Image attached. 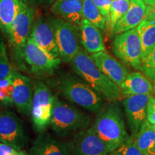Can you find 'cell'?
Instances as JSON below:
<instances>
[{
    "instance_id": "4fadbf2b",
    "label": "cell",
    "mask_w": 155,
    "mask_h": 155,
    "mask_svg": "<svg viewBox=\"0 0 155 155\" xmlns=\"http://www.w3.org/2000/svg\"><path fill=\"white\" fill-rule=\"evenodd\" d=\"M29 38L33 40L50 57L60 58L55 32L48 19L38 17L35 19Z\"/></svg>"
},
{
    "instance_id": "1f68e13d",
    "label": "cell",
    "mask_w": 155,
    "mask_h": 155,
    "mask_svg": "<svg viewBox=\"0 0 155 155\" xmlns=\"http://www.w3.org/2000/svg\"><path fill=\"white\" fill-rule=\"evenodd\" d=\"M16 150L8 144L0 142V155H10Z\"/></svg>"
},
{
    "instance_id": "d6a6232c",
    "label": "cell",
    "mask_w": 155,
    "mask_h": 155,
    "mask_svg": "<svg viewBox=\"0 0 155 155\" xmlns=\"http://www.w3.org/2000/svg\"><path fill=\"white\" fill-rule=\"evenodd\" d=\"M145 19H147L149 20L155 22V5L147 6Z\"/></svg>"
},
{
    "instance_id": "44dd1931",
    "label": "cell",
    "mask_w": 155,
    "mask_h": 155,
    "mask_svg": "<svg viewBox=\"0 0 155 155\" xmlns=\"http://www.w3.org/2000/svg\"><path fill=\"white\" fill-rule=\"evenodd\" d=\"M28 5V0H0V30L7 36L17 14Z\"/></svg>"
},
{
    "instance_id": "f546056e",
    "label": "cell",
    "mask_w": 155,
    "mask_h": 155,
    "mask_svg": "<svg viewBox=\"0 0 155 155\" xmlns=\"http://www.w3.org/2000/svg\"><path fill=\"white\" fill-rule=\"evenodd\" d=\"M93 2L97 6L103 16L107 19L111 10L112 0H93Z\"/></svg>"
},
{
    "instance_id": "6da1fadb",
    "label": "cell",
    "mask_w": 155,
    "mask_h": 155,
    "mask_svg": "<svg viewBox=\"0 0 155 155\" xmlns=\"http://www.w3.org/2000/svg\"><path fill=\"white\" fill-rule=\"evenodd\" d=\"M69 63L75 74L108 101L120 99L121 93L119 87L96 66L86 50L81 48Z\"/></svg>"
},
{
    "instance_id": "9c48e42d",
    "label": "cell",
    "mask_w": 155,
    "mask_h": 155,
    "mask_svg": "<svg viewBox=\"0 0 155 155\" xmlns=\"http://www.w3.org/2000/svg\"><path fill=\"white\" fill-rule=\"evenodd\" d=\"M67 145L71 155H108L112 152L92 126L76 133Z\"/></svg>"
},
{
    "instance_id": "7a4b0ae2",
    "label": "cell",
    "mask_w": 155,
    "mask_h": 155,
    "mask_svg": "<svg viewBox=\"0 0 155 155\" xmlns=\"http://www.w3.org/2000/svg\"><path fill=\"white\" fill-rule=\"evenodd\" d=\"M59 91L73 104L98 114L104 108V100L78 75L65 72L60 73L57 83Z\"/></svg>"
},
{
    "instance_id": "9a60e30c",
    "label": "cell",
    "mask_w": 155,
    "mask_h": 155,
    "mask_svg": "<svg viewBox=\"0 0 155 155\" xmlns=\"http://www.w3.org/2000/svg\"><path fill=\"white\" fill-rule=\"evenodd\" d=\"M91 57L96 66L120 88L129 74L124 65L106 51L92 54Z\"/></svg>"
},
{
    "instance_id": "e575fe53",
    "label": "cell",
    "mask_w": 155,
    "mask_h": 155,
    "mask_svg": "<svg viewBox=\"0 0 155 155\" xmlns=\"http://www.w3.org/2000/svg\"><path fill=\"white\" fill-rule=\"evenodd\" d=\"M10 155H29L25 152L24 150H16L15 152H13L12 154Z\"/></svg>"
},
{
    "instance_id": "8fae6325",
    "label": "cell",
    "mask_w": 155,
    "mask_h": 155,
    "mask_svg": "<svg viewBox=\"0 0 155 155\" xmlns=\"http://www.w3.org/2000/svg\"><path fill=\"white\" fill-rule=\"evenodd\" d=\"M0 142L22 150L28 142L23 124L14 112L0 111Z\"/></svg>"
},
{
    "instance_id": "277c9868",
    "label": "cell",
    "mask_w": 155,
    "mask_h": 155,
    "mask_svg": "<svg viewBox=\"0 0 155 155\" xmlns=\"http://www.w3.org/2000/svg\"><path fill=\"white\" fill-rule=\"evenodd\" d=\"M92 127L100 138L111 147L112 152L130 137L126 130L121 108L115 104L103 108Z\"/></svg>"
},
{
    "instance_id": "484cf974",
    "label": "cell",
    "mask_w": 155,
    "mask_h": 155,
    "mask_svg": "<svg viewBox=\"0 0 155 155\" xmlns=\"http://www.w3.org/2000/svg\"><path fill=\"white\" fill-rule=\"evenodd\" d=\"M13 73L9 76L0 79V106L11 107L14 104L13 100Z\"/></svg>"
},
{
    "instance_id": "52a82bcc",
    "label": "cell",
    "mask_w": 155,
    "mask_h": 155,
    "mask_svg": "<svg viewBox=\"0 0 155 155\" xmlns=\"http://www.w3.org/2000/svg\"><path fill=\"white\" fill-rule=\"evenodd\" d=\"M33 90L31 117L34 129L42 134L50 124L55 96L40 81L34 83Z\"/></svg>"
},
{
    "instance_id": "5b68a950",
    "label": "cell",
    "mask_w": 155,
    "mask_h": 155,
    "mask_svg": "<svg viewBox=\"0 0 155 155\" xmlns=\"http://www.w3.org/2000/svg\"><path fill=\"white\" fill-rule=\"evenodd\" d=\"M91 118L55 96L50 127L59 136H67L88 129Z\"/></svg>"
},
{
    "instance_id": "603a6c76",
    "label": "cell",
    "mask_w": 155,
    "mask_h": 155,
    "mask_svg": "<svg viewBox=\"0 0 155 155\" xmlns=\"http://www.w3.org/2000/svg\"><path fill=\"white\" fill-rule=\"evenodd\" d=\"M136 142L145 155L155 154V127L145 121L136 136Z\"/></svg>"
},
{
    "instance_id": "83f0119b",
    "label": "cell",
    "mask_w": 155,
    "mask_h": 155,
    "mask_svg": "<svg viewBox=\"0 0 155 155\" xmlns=\"http://www.w3.org/2000/svg\"><path fill=\"white\" fill-rule=\"evenodd\" d=\"M12 71L13 68L9 62L5 42L0 36V79L9 76Z\"/></svg>"
},
{
    "instance_id": "7c38bea8",
    "label": "cell",
    "mask_w": 155,
    "mask_h": 155,
    "mask_svg": "<svg viewBox=\"0 0 155 155\" xmlns=\"http://www.w3.org/2000/svg\"><path fill=\"white\" fill-rule=\"evenodd\" d=\"M152 96L131 95L123 101L126 118L131 131L136 137L145 121H147V106Z\"/></svg>"
},
{
    "instance_id": "f1b7e54d",
    "label": "cell",
    "mask_w": 155,
    "mask_h": 155,
    "mask_svg": "<svg viewBox=\"0 0 155 155\" xmlns=\"http://www.w3.org/2000/svg\"><path fill=\"white\" fill-rule=\"evenodd\" d=\"M141 71L155 85V46L148 55L141 61Z\"/></svg>"
},
{
    "instance_id": "ac0fdd59",
    "label": "cell",
    "mask_w": 155,
    "mask_h": 155,
    "mask_svg": "<svg viewBox=\"0 0 155 155\" xmlns=\"http://www.w3.org/2000/svg\"><path fill=\"white\" fill-rule=\"evenodd\" d=\"M50 12L79 28L83 19V0H58L50 7Z\"/></svg>"
},
{
    "instance_id": "e0dca14e",
    "label": "cell",
    "mask_w": 155,
    "mask_h": 155,
    "mask_svg": "<svg viewBox=\"0 0 155 155\" xmlns=\"http://www.w3.org/2000/svg\"><path fill=\"white\" fill-rule=\"evenodd\" d=\"M122 95H155V85L144 74L140 72H133L127 75V78L120 86Z\"/></svg>"
},
{
    "instance_id": "8992f818",
    "label": "cell",
    "mask_w": 155,
    "mask_h": 155,
    "mask_svg": "<svg viewBox=\"0 0 155 155\" xmlns=\"http://www.w3.org/2000/svg\"><path fill=\"white\" fill-rule=\"evenodd\" d=\"M48 19L55 32L61 61L70 63L81 48L79 28L56 16L49 17Z\"/></svg>"
},
{
    "instance_id": "4dcf8cb0",
    "label": "cell",
    "mask_w": 155,
    "mask_h": 155,
    "mask_svg": "<svg viewBox=\"0 0 155 155\" xmlns=\"http://www.w3.org/2000/svg\"><path fill=\"white\" fill-rule=\"evenodd\" d=\"M147 121L151 124L155 125V96H152L147 106Z\"/></svg>"
},
{
    "instance_id": "836d02e7",
    "label": "cell",
    "mask_w": 155,
    "mask_h": 155,
    "mask_svg": "<svg viewBox=\"0 0 155 155\" xmlns=\"http://www.w3.org/2000/svg\"><path fill=\"white\" fill-rule=\"evenodd\" d=\"M32 1L38 5L42 6L44 7H51L58 0H32Z\"/></svg>"
},
{
    "instance_id": "d6986e66",
    "label": "cell",
    "mask_w": 155,
    "mask_h": 155,
    "mask_svg": "<svg viewBox=\"0 0 155 155\" xmlns=\"http://www.w3.org/2000/svg\"><path fill=\"white\" fill-rule=\"evenodd\" d=\"M147 5L144 0H130V6L127 12L116 25L113 35L137 28L144 20L146 14Z\"/></svg>"
},
{
    "instance_id": "3957f363",
    "label": "cell",
    "mask_w": 155,
    "mask_h": 155,
    "mask_svg": "<svg viewBox=\"0 0 155 155\" xmlns=\"http://www.w3.org/2000/svg\"><path fill=\"white\" fill-rule=\"evenodd\" d=\"M12 58L17 71L38 76L53 75L61 63V58L50 57L29 38L22 50Z\"/></svg>"
},
{
    "instance_id": "7402d4cb",
    "label": "cell",
    "mask_w": 155,
    "mask_h": 155,
    "mask_svg": "<svg viewBox=\"0 0 155 155\" xmlns=\"http://www.w3.org/2000/svg\"><path fill=\"white\" fill-rule=\"evenodd\" d=\"M141 44V61L155 46V22L144 19L137 28Z\"/></svg>"
},
{
    "instance_id": "d4e9b609",
    "label": "cell",
    "mask_w": 155,
    "mask_h": 155,
    "mask_svg": "<svg viewBox=\"0 0 155 155\" xmlns=\"http://www.w3.org/2000/svg\"><path fill=\"white\" fill-rule=\"evenodd\" d=\"M83 18L86 19L100 30L105 29L106 19L93 0H83Z\"/></svg>"
},
{
    "instance_id": "cb8c5ba5",
    "label": "cell",
    "mask_w": 155,
    "mask_h": 155,
    "mask_svg": "<svg viewBox=\"0 0 155 155\" xmlns=\"http://www.w3.org/2000/svg\"><path fill=\"white\" fill-rule=\"evenodd\" d=\"M129 6L130 0H112L111 10L106 24L111 35H113L116 25L127 12Z\"/></svg>"
},
{
    "instance_id": "30bf717a",
    "label": "cell",
    "mask_w": 155,
    "mask_h": 155,
    "mask_svg": "<svg viewBox=\"0 0 155 155\" xmlns=\"http://www.w3.org/2000/svg\"><path fill=\"white\" fill-rule=\"evenodd\" d=\"M35 17V9L28 5L15 17L7 35L12 49V56L22 50L30 36Z\"/></svg>"
},
{
    "instance_id": "2e32d148",
    "label": "cell",
    "mask_w": 155,
    "mask_h": 155,
    "mask_svg": "<svg viewBox=\"0 0 155 155\" xmlns=\"http://www.w3.org/2000/svg\"><path fill=\"white\" fill-rule=\"evenodd\" d=\"M81 43L88 54H95L105 51L104 38L99 28L83 18L79 26Z\"/></svg>"
},
{
    "instance_id": "4316f807",
    "label": "cell",
    "mask_w": 155,
    "mask_h": 155,
    "mask_svg": "<svg viewBox=\"0 0 155 155\" xmlns=\"http://www.w3.org/2000/svg\"><path fill=\"white\" fill-rule=\"evenodd\" d=\"M108 155H145L137 146L136 137L130 136L123 144Z\"/></svg>"
},
{
    "instance_id": "5bb4252c",
    "label": "cell",
    "mask_w": 155,
    "mask_h": 155,
    "mask_svg": "<svg viewBox=\"0 0 155 155\" xmlns=\"http://www.w3.org/2000/svg\"><path fill=\"white\" fill-rule=\"evenodd\" d=\"M13 100L17 111L25 116L31 115L34 90L28 77L13 68Z\"/></svg>"
},
{
    "instance_id": "ffe728a7",
    "label": "cell",
    "mask_w": 155,
    "mask_h": 155,
    "mask_svg": "<svg viewBox=\"0 0 155 155\" xmlns=\"http://www.w3.org/2000/svg\"><path fill=\"white\" fill-rule=\"evenodd\" d=\"M29 155H71L68 145L53 138L49 134L42 133L31 147Z\"/></svg>"
},
{
    "instance_id": "74e56055",
    "label": "cell",
    "mask_w": 155,
    "mask_h": 155,
    "mask_svg": "<svg viewBox=\"0 0 155 155\" xmlns=\"http://www.w3.org/2000/svg\"><path fill=\"white\" fill-rule=\"evenodd\" d=\"M154 155H155V154H154Z\"/></svg>"
},
{
    "instance_id": "8d00e7d4",
    "label": "cell",
    "mask_w": 155,
    "mask_h": 155,
    "mask_svg": "<svg viewBox=\"0 0 155 155\" xmlns=\"http://www.w3.org/2000/svg\"><path fill=\"white\" fill-rule=\"evenodd\" d=\"M154 127H155V125H154Z\"/></svg>"
},
{
    "instance_id": "d590c367",
    "label": "cell",
    "mask_w": 155,
    "mask_h": 155,
    "mask_svg": "<svg viewBox=\"0 0 155 155\" xmlns=\"http://www.w3.org/2000/svg\"><path fill=\"white\" fill-rule=\"evenodd\" d=\"M144 2L147 6L155 5V0H144Z\"/></svg>"
},
{
    "instance_id": "ba28073f",
    "label": "cell",
    "mask_w": 155,
    "mask_h": 155,
    "mask_svg": "<svg viewBox=\"0 0 155 155\" xmlns=\"http://www.w3.org/2000/svg\"><path fill=\"white\" fill-rule=\"evenodd\" d=\"M112 51L123 63L141 71V44L137 28L116 35Z\"/></svg>"
}]
</instances>
